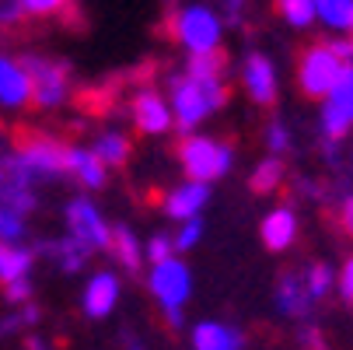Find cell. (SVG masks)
I'll return each instance as SVG.
<instances>
[{
    "label": "cell",
    "instance_id": "obj_1",
    "mask_svg": "<svg viewBox=\"0 0 353 350\" xmlns=\"http://www.w3.org/2000/svg\"><path fill=\"white\" fill-rule=\"evenodd\" d=\"M228 102V88L224 81H196V77H175L172 84V113L182 130L199 126L214 109Z\"/></svg>",
    "mask_w": 353,
    "mask_h": 350
},
{
    "label": "cell",
    "instance_id": "obj_2",
    "mask_svg": "<svg viewBox=\"0 0 353 350\" xmlns=\"http://www.w3.org/2000/svg\"><path fill=\"white\" fill-rule=\"evenodd\" d=\"M231 147L210 137H185L179 144V162L192 182H214L231 168Z\"/></svg>",
    "mask_w": 353,
    "mask_h": 350
},
{
    "label": "cell",
    "instance_id": "obj_3",
    "mask_svg": "<svg viewBox=\"0 0 353 350\" xmlns=\"http://www.w3.org/2000/svg\"><path fill=\"white\" fill-rule=\"evenodd\" d=\"M168 32L175 35L179 46L189 49V53H207V49H217L221 46V18L210 8H203V4L182 8L168 21Z\"/></svg>",
    "mask_w": 353,
    "mask_h": 350
},
{
    "label": "cell",
    "instance_id": "obj_4",
    "mask_svg": "<svg viewBox=\"0 0 353 350\" xmlns=\"http://www.w3.org/2000/svg\"><path fill=\"white\" fill-rule=\"evenodd\" d=\"M67 151L60 140L46 137V133H25L18 155L11 158V165L28 175V179H39V175H60V172H70L67 168Z\"/></svg>",
    "mask_w": 353,
    "mask_h": 350
},
{
    "label": "cell",
    "instance_id": "obj_5",
    "mask_svg": "<svg viewBox=\"0 0 353 350\" xmlns=\"http://www.w3.org/2000/svg\"><path fill=\"white\" fill-rule=\"evenodd\" d=\"M343 70H346V64L336 57V49L319 42V46H308L305 57H301L297 84H301V91H305L308 98H325L336 88V81L343 77Z\"/></svg>",
    "mask_w": 353,
    "mask_h": 350
},
{
    "label": "cell",
    "instance_id": "obj_6",
    "mask_svg": "<svg viewBox=\"0 0 353 350\" xmlns=\"http://www.w3.org/2000/svg\"><path fill=\"white\" fill-rule=\"evenodd\" d=\"M150 291H154V298L161 302V309L168 312V322L172 326H182V315L179 309L185 305V298L192 291V280H189V270L179 263V260H161L154 263V273H150Z\"/></svg>",
    "mask_w": 353,
    "mask_h": 350
},
{
    "label": "cell",
    "instance_id": "obj_7",
    "mask_svg": "<svg viewBox=\"0 0 353 350\" xmlns=\"http://www.w3.org/2000/svg\"><path fill=\"white\" fill-rule=\"evenodd\" d=\"M21 67L32 77V98H35L42 109H53V106H60L63 98H67V67L63 64L28 57Z\"/></svg>",
    "mask_w": 353,
    "mask_h": 350
},
{
    "label": "cell",
    "instance_id": "obj_8",
    "mask_svg": "<svg viewBox=\"0 0 353 350\" xmlns=\"http://www.w3.org/2000/svg\"><path fill=\"white\" fill-rule=\"evenodd\" d=\"M350 126H353V64H346L343 77L325 95V109H322V130L329 140H339Z\"/></svg>",
    "mask_w": 353,
    "mask_h": 350
},
{
    "label": "cell",
    "instance_id": "obj_9",
    "mask_svg": "<svg viewBox=\"0 0 353 350\" xmlns=\"http://www.w3.org/2000/svg\"><path fill=\"white\" fill-rule=\"evenodd\" d=\"M67 221H70V235L81 238L88 249H109L112 245V231L105 228L102 214L94 211L91 200H74L67 207Z\"/></svg>",
    "mask_w": 353,
    "mask_h": 350
},
{
    "label": "cell",
    "instance_id": "obj_10",
    "mask_svg": "<svg viewBox=\"0 0 353 350\" xmlns=\"http://www.w3.org/2000/svg\"><path fill=\"white\" fill-rule=\"evenodd\" d=\"M241 81H245V91L252 95V102L259 106H270L276 98V74H273V64L263 57V53H252L241 67Z\"/></svg>",
    "mask_w": 353,
    "mask_h": 350
},
{
    "label": "cell",
    "instance_id": "obj_11",
    "mask_svg": "<svg viewBox=\"0 0 353 350\" xmlns=\"http://www.w3.org/2000/svg\"><path fill=\"white\" fill-rule=\"evenodd\" d=\"M133 119H137V126L143 133H165L172 126L175 113H172V106L165 102L158 91H140L133 98Z\"/></svg>",
    "mask_w": 353,
    "mask_h": 350
},
{
    "label": "cell",
    "instance_id": "obj_12",
    "mask_svg": "<svg viewBox=\"0 0 353 350\" xmlns=\"http://www.w3.org/2000/svg\"><path fill=\"white\" fill-rule=\"evenodd\" d=\"M0 102L11 106V109H21L32 102V77L21 64L14 60H4L0 57Z\"/></svg>",
    "mask_w": 353,
    "mask_h": 350
},
{
    "label": "cell",
    "instance_id": "obj_13",
    "mask_svg": "<svg viewBox=\"0 0 353 350\" xmlns=\"http://www.w3.org/2000/svg\"><path fill=\"white\" fill-rule=\"evenodd\" d=\"M207 182H185V186H179V189H172L168 196H165V214L168 217H175V221H189V217H199V211H203V204H207Z\"/></svg>",
    "mask_w": 353,
    "mask_h": 350
},
{
    "label": "cell",
    "instance_id": "obj_14",
    "mask_svg": "<svg viewBox=\"0 0 353 350\" xmlns=\"http://www.w3.org/2000/svg\"><path fill=\"white\" fill-rule=\"evenodd\" d=\"M116 302H119V280L112 273H94L84 287V312L91 319H102L116 309Z\"/></svg>",
    "mask_w": 353,
    "mask_h": 350
},
{
    "label": "cell",
    "instance_id": "obj_15",
    "mask_svg": "<svg viewBox=\"0 0 353 350\" xmlns=\"http://www.w3.org/2000/svg\"><path fill=\"white\" fill-rule=\"evenodd\" d=\"M294 235H297V217H294V211L276 207V211H270V214L263 217V242H266V249H273V253L287 249V245L294 242Z\"/></svg>",
    "mask_w": 353,
    "mask_h": 350
},
{
    "label": "cell",
    "instance_id": "obj_16",
    "mask_svg": "<svg viewBox=\"0 0 353 350\" xmlns=\"http://www.w3.org/2000/svg\"><path fill=\"white\" fill-rule=\"evenodd\" d=\"M192 347L196 350H241V336L221 322H199L192 329Z\"/></svg>",
    "mask_w": 353,
    "mask_h": 350
},
{
    "label": "cell",
    "instance_id": "obj_17",
    "mask_svg": "<svg viewBox=\"0 0 353 350\" xmlns=\"http://www.w3.org/2000/svg\"><path fill=\"white\" fill-rule=\"evenodd\" d=\"M67 168L91 189H98L105 182V162L98 158L94 151H84V147H70L67 151Z\"/></svg>",
    "mask_w": 353,
    "mask_h": 350
},
{
    "label": "cell",
    "instance_id": "obj_18",
    "mask_svg": "<svg viewBox=\"0 0 353 350\" xmlns=\"http://www.w3.org/2000/svg\"><path fill=\"white\" fill-rule=\"evenodd\" d=\"M28 266H32L28 249H14L11 242H0V280L11 284L18 277H28Z\"/></svg>",
    "mask_w": 353,
    "mask_h": 350
},
{
    "label": "cell",
    "instance_id": "obj_19",
    "mask_svg": "<svg viewBox=\"0 0 353 350\" xmlns=\"http://www.w3.org/2000/svg\"><path fill=\"white\" fill-rule=\"evenodd\" d=\"M185 74H189V77H196V81H221V77H224V53H221V49L192 53V60H189Z\"/></svg>",
    "mask_w": 353,
    "mask_h": 350
},
{
    "label": "cell",
    "instance_id": "obj_20",
    "mask_svg": "<svg viewBox=\"0 0 353 350\" xmlns=\"http://www.w3.org/2000/svg\"><path fill=\"white\" fill-rule=\"evenodd\" d=\"M94 155L102 158L105 165H123L130 158V140L123 133H102L94 144Z\"/></svg>",
    "mask_w": 353,
    "mask_h": 350
},
{
    "label": "cell",
    "instance_id": "obj_21",
    "mask_svg": "<svg viewBox=\"0 0 353 350\" xmlns=\"http://www.w3.org/2000/svg\"><path fill=\"white\" fill-rule=\"evenodd\" d=\"M315 11L325 28H346L353 14V0H315Z\"/></svg>",
    "mask_w": 353,
    "mask_h": 350
},
{
    "label": "cell",
    "instance_id": "obj_22",
    "mask_svg": "<svg viewBox=\"0 0 353 350\" xmlns=\"http://www.w3.org/2000/svg\"><path fill=\"white\" fill-rule=\"evenodd\" d=\"M276 11L287 18V25H294V28H305V25H312L315 18H319V11H315V0H276Z\"/></svg>",
    "mask_w": 353,
    "mask_h": 350
},
{
    "label": "cell",
    "instance_id": "obj_23",
    "mask_svg": "<svg viewBox=\"0 0 353 350\" xmlns=\"http://www.w3.org/2000/svg\"><path fill=\"white\" fill-rule=\"evenodd\" d=\"M280 309L287 312V315H297V312H305V302H308V287H301L297 284V277H283L280 280Z\"/></svg>",
    "mask_w": 353,
    "mask_h": 350
},
{
    "label": "cell",
    "instance_id": "obj_24",
    "mask_svg": "<svg viewBox=\"0 0 353 350\" xmlns=\"http://www.w3.org/2000/svg\"><path fill=\"white\" fill-rule=\"evenodd\" d=\"M112 249H116V256L123 260V266H130V270H140V245H137V238H133V231H126V228H116L112 231Z\"/></svg>",
    "mask_w": 353,
    "mask_h": 350
},
{
    "label": "cell",
    "instance_id": "obj_25",
    "mask_svg": "<svg viewBox=\"0 0 353 350\" xmlns=\"http://www.w3.org/2000/svg\"><path fill=\"white\" fill-rule=\"evenodd\" d=\"M280 179H283V165L276 158H266L256 172H252V189H256V193H270V189L280 186Z\"/></svg>",
    "mask_w": 353,
    "mask_h": 350
},
{
    "label": "cell",
    "instance_id": "obj_26",
    "mask_svg": "<svg viewBox=\"0 0 353 350\" xmlns=\"http://www.w3.org/2000/svg\"><path fill=\"white\" fill-rule=\"evenodd\" d=\"M25 231V214L0 200V242H18Z\"/></svg>",
    "mask_w": 353,
    "mask_h": 350
},
{
    "label": "cell",
    "instance_id": "obj_27",
    "mask_svg": "<svg viewBox=\"0 0 353 350\" xmlns=\"http://www.w3.org/2000/svg\"><path fill=\"white\" fill-rule=\"evenodd\" d=\"M53 253L60 256V266L74 273V270H81V263H84V256L91 253V249H88L81 238H70V242H60V245L53 249Z\"/></svg>",
    "mask_w": 353,
    "mask_h": 350
},
{
    "label": "cell",
    "instance_id": "obj_28",
    "mask_svg": "<svg viewBox=\"0 0 353 350\" xmlns=\"http://www.w3.org/2000/svg\"><path fill=\"white\" fill-rule=\"evenodd\" d=\"M305 287H308V294L312 298H325L329 294V287H332V270L329 266H312L308 270V280H305Z\"/></svg>",
    "mask_w": 353,
    "mask_h": 350
},
{
    "label": "cell",
    "instance_id": "obj_29",
    "mask_svg": "<svg viewBox=\"0 0 353 350\" xmlns=\"http://www.w3.org/2000/svg\"><path fill=\"white\" fill-rule=\"evenodd\" d=\"M70 4V0H21V11L25 14H57Z\"/></svg>",
    "mask_w": 353,
    "mask_h": 350
},
{
    "label": "cell",
    "instance_id": "obj_30",
    "mask_svg": "<svg viewBox=\"0 0 353 350\" xmlns=\"http://www.w3.org/2000/svg\"><path fill=\"white\" fill-rule=\"evenodd\" d=\"M199 235H203V224H199V217H189V221H182V231H179L175 245L179 249H192L199 242Z\"/></svg>",
    "mask_w": 353,
    "mask_h": 350
},
{
    "label": "cell",
    "instance_id": "obj_31",
    "mask_svg": "<svg viewBox=\"0 0 353 350\" xmlns=\"http://www.w3.org/2000/svg\"><path fill=\"white\" fill-rule=\"evenodd\" d=\"M266 144H270V151H276V155H283L287 151V126L283 123H270V130H266Z\"/></svg>",
    "mask_w": 353,
    "mask_h": 350
},
{
    "label": "cell",
    "instance_id": "obj_32",
    "mask_svg": "<svg viewBox=\"0 0 353 350\" xmlns=\"http://www.w3.org/2000/svg\"><path fill=\"white\" fill-rule=\"evenodd\" d=\"M147 256L154 260V263L168 260V256H172V238H165V235H158V238H150V245H147Z\"/></svg>",
    "mask_w": 353,
    "mask_h": 350
},
{
    "label": "cell",
    "instance_id": "obj_33",
    "mask_svg": "<svg viewBox=\"0 0 353 350\" xmlns=\"http://www.w3.org/2000/svg\"><path fill=\"white\" fill-rule=\"evenodd\" d=\"M28 294H32L28 277H18V280H11V284H8V298H11V302H28Z\"/></svg>",
    "mask_w": 353,
    "mask_h": 350
},
{
    "label": "cell",
    "instance_id": "obj_34",
    "mask_svg": "<svg viewBox=\"0 0 353 350\" xmlns=\"http://www.w3.org/2000/svg\"><path fill=\"white\" fill-rule=\"evenodd\" d=\"M21 14V0H0V21H14Z\"/></svg>",
    "mask_w": 353,
    "mask_h": 350
},
{
    "label": "cell",
    "instance_id": "obj_35",
    "mask_svg": "<svg viewBox=\"0 0 353 350\" xmlns=\"http://www.w3.org/2000/svg\"><path fill=\"white\" fill-rule=\"evenodd\" d=\"M329 46L336 49V57L343 64H353V39H339V42H329Z\"/></svg>",
    "mask_w": 353,
    "mask_h": 350
},
{
    "label": "cell",
    "instance_id": "obj_36",
    "mask_svg": "<svg viewBox=\"0 0 353 350\" xmlns=\"http://www.w3.org/2000/svg\"><path fill=\"white\" fill-rule=\"evenodd\" d=\"M343 298H346V302H353V260L343 266Z\"/></svg>",
    "mask_w": 353,
    "mask_h": 350
},
{
    "label": "cell",
    "instance_id": "obj_37",
    "mask_svg": "<svg viewBox=\"0 0 353 350\" xmlns=\"http://www.w3.org/2000/svg\"><path fill=\"white\" fill-rule=\"evenodd\" d=\"M343 228L353 235V196H350L346 204H343Z\"/></svg>",
    "mask_w": 353,
    "mask_h": 350
},
{
    "label": "cell",
    "instance_id": "obj_38",
    "mask_svg": "<svg viewBox=\"0 0 353 350\" xmlns=\"http://www.w3.org/2000/svg\"><path fill=\"white\" fill-rule=\"evenodd\" d=\"M346 32H353V14H350V25H346Z\"/></svg>",
    "mask_w": 353,
    "mask_h": 350
}]
</instances>
